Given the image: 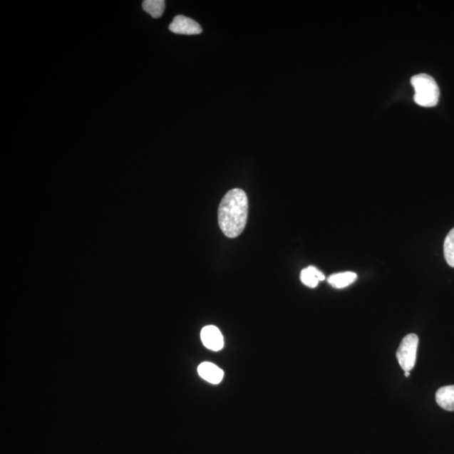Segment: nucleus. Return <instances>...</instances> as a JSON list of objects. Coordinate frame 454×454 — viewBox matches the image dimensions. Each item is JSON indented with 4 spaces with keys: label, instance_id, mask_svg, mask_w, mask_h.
I'll list each match as a JSON object with an SVG mask.
<instances>
[{
    "label": "nucleus",
    "instance_id": "f257e3e1",
    "mask_svg": "<svg viewBox=\"0 0 454 454\" xmlns=\"http://www.w3.org/2000/svg\"><path fill=\"white\" fill-rule=\"evenodd\" d=\"M248 200L244 191L233 189L228 191L220 203L218 223L220 228L229 238L241 235L247 221Z\"/></svg>",
    "mask_w": 454,
    "mask_h": 454
},
{
    "label": "nucleus",
    "instance_id": "f03ea898",
    "mask_svg": "<svg viewBox=\"0 0 454 454\" xmlns=\"http://www.w3.org/2000/svg\"><path fill=\"white\" fill-rule=\"evenodd\" d=\"M415 91L414 100L423 107L436 106L439 100V88L433 77L428 74H418L411 78Z\"/></svg>",
    "mask_w": 454,
    "mask_h": 454
},
{
    "label": "nucleus",
    "instance_id": "7ed1b4c3",
    "mask_svg": "<svg viewBox=\"0 0 454 454\" xmlns=\"http://www.w3.org/2000/svg\"><path fill=\"white\" fill-rule=\"evenodd\" d=\"M418 344L419 339L416 334L407 335L401 341L400 347L397 350L396 358L405 372H410L415 366Z\"/></svg>",
    "mask_w": 454,
    "mask_h": 454
},
{
    "label": "nucleus",
    "instance_id": "20e7f679",
    "mask_svg": "<svg viewBox=\"0 0 454 454\" xmlns=\"http://www.w3.org/2000/svg\"><path fill=\"white\" fill-rule=\"evenodd\" d=\"M170 30L172 33L179 35L192 36L202 33V28L199 23L184 16H177L171 23Z\"/></svg>",
    "mask_w": 454,
    "mask_h": 454
},
{
    "label": "nucleus",
    "instance_id": "39448f33",
    "mask_svg": "<svg viewBox=\"0 0 454 454\" xmlns=\"http://www.w3.org/2000/svg\"><path fill=\"white\" fill-rule=\"evenodd\" d=\"M201 340L205 348L210 350L220 351L224 347V339L221 331L217 326H205L200 334Z\"/></svg>",
    "mask_w": 454,
    "mask_h": 454
},
{
    "label": "nucleus",
    "instance_id": "423d86ee",
    "mask_svg": "<svg viewBox=\"0 0 454 454\" xmlns=\"http://www.w3.org/2000/svg\"><path fill=\"white\" fill-rule=\"evenodd\" d=\"M198 373L203 380L208 381L213 385L221 383L224 377V372L217 365L205 362L198 367Z\"/></svg>",
    "mask_w": 454,
    "mask_h": 454
},
{
    "label": "nucleus",
    "instance_id": "0eeeda50",
    "mask_svg": "<svg viewBox=\"0 0 454 454\" xmlns=\"http://www.w3.org/2000/svg\"><path fill=\"white\" fill-rule=\"evenodd\" d=\"M436 401L443 409L454 411V386L440 388L436 393Z\"/></svg>",
    "mask_w": 454,
    "mask_h": 454
},
{
    "label": "nucleus",
    "instance_id": "6e6552de",
    "mask_svg": "<svg viewBox=\"0 0 454 454\" xmlns=\"http://www.w3.org/2000/svg\"><path fill=\"white\" fill-rule=\"evenodd\" d=\"M301 282L310 288H316L320 281L325 280V275L316 267L310 266L303 269L301 273Z\"/></svg>",
    "mask_w": 454,
    "mask_h": 454
},
{
    "label": "nucleus",
    "instance_id": "1a4fd4ad",
    "mask_svg": "<svg viewBox=\"0 0 454 454\" xmlns=\"http://www.w3.org/2000/svg\"><path fill=\"white\" fill-rule=\"evenodd\" d=\"M358 276L354 272L334 274L329 278V283L332 287L344 289L355 282Z\"/></svg>",
    "mask_w": 454,
    "mask_h": 454
},
{
    "label": "nucleus",
    "instance_id": "9d476101",
    "mask_svg": "<svg viewBox=\"0 0 454 454\" xmlns=\"http://www.w3.org/2000/svg\"><path fill=\"white\" fill-rule=\"evenodd\" d=\"M143 8L152 17L160 18L165 11V0H145Z\"/></svg>",
    "mask_w": 454,
    "mask_h": 454
},
{
    "label": "nucleus",
    "instance_id": "9b49d317",
    "mask_svg": "<svg viewBox=\"0 0 454 454\" xmlns=\"http://www.w3.org/2000/svg\"><path fill=\"white\" fill-rule=\"evenodd\" d=\"M443 250L448 264L454 268V228L449 232L444 241Z\"/></svg>",
    "mask_w": 454,
    "mask_h": 454
},
{
    "label": "nucleus",
    "instance_id": "f8f14e48",
    "mask_svg": "<svg viewBox=\"0 0 454 454\" xmlns=\"http://www.w3.org/2000/svg\"><path fill=\"white\" fill-rule=\"evenodd\" d=\"M405 376H406V377H409L411 376V373L409 371H406L405 372Z\"/></svg>",
    "mask_w": 454,
    "mask_h": 454
}]
</instances>
